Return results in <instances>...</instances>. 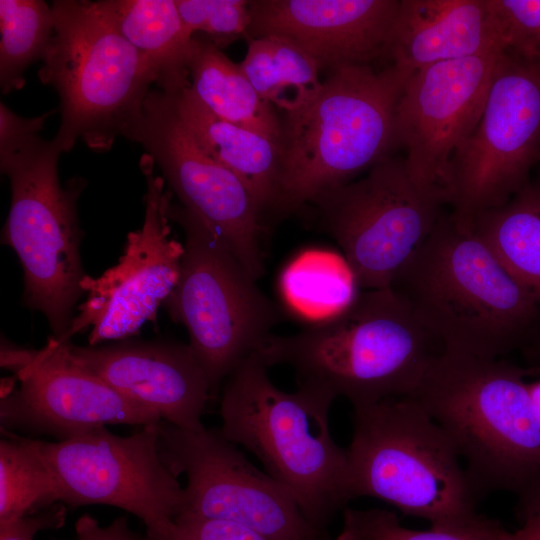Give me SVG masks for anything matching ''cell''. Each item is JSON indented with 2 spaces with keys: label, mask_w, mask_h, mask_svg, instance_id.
<instances>
[{
  "label": "cell",
  "mask_w": 540,
  "mask_h": 540,
  "mask_svg": "<svg viewBox=\"0 0 540 540\" xmlns=\"http://www.w3.org/2000/svg\"><path fill=\"white\" fill-rule=\"evenodd\" d=\"M390 288L445 350L500 359L540 336L535 297L452 214L443 213Z\"/></svg>",
  "instance_id": "6da1fadb"
},
{
  "label": "cell",
  "mask_w": 540,
  "mask_h": 540,
  "mask_svg": "<svg viewBox=\"0 0 540 540\" xmlns=\"http://www.w3.org/2000/svg\"><path fill=\"white\" fill-rule=\"evenodd\" d=\"M444 350L392 288L363 290L342 311L290 335L271 334L256 351L267 367L287 365L298 385L353 408L412 396Z\"/></svg>",
  "instance_id": "7a4b0ae2"
},
{
  "label": "cell",
  "mask_w": 540,
  "mask_h": 540,
  "mask_svg": "<svg viewBox=\"0 0 540 540\" xmlns=\"http://www.w3.org/2000/svg\"><path fill=\"white\" fill-rule=\"evenodd\" d=\"M527 376L503 358L444 349L412 395L449 437L482 497L540 496V415Z\"/></svg>",
  "instance_id": "3957f363"
},
{
  "label": "cell",
  "mask_w": 540,
  "mask_h": 540,
  "mask_svg": "<svg viewBox=\"0 0 540 540\" xmlns=\"http://www.w3.org/2000/svg\"><path fill=\"white\" fill-rule=\"evenodd\" d=\"M257 352L226 379L219 432L262 463L265 472L295 499L304 516L327 529L351 500L346 449L333 440L329 410L335 398L298 385L285 392L274 385Z\"/></svg>",
  "instance_id": "277c9868"
},
{
  "label": "cell",
  "mask_w": 540,
  "mask_h": 540,
  "mask_svg": "<svg viewBox=\"0 0 540 540\" xmlns=\"http://www.w3.org/2000/svg\"><path fill=\"white\" fill-rule=\"evenodd\" d=\"M409 76L391 64L339 66L311 101L284 114L276 211L299 210L388 157L397 145L396 108Z\"/></svg>",
  "instance_id": "5b68a950"
},
{
  "label": "cell",
  "mask_w": 540,
  "mask_h": 540,
  "mask_svg": "<svg viewBox=\"0 0 540 540\" xmlns=\"http://www.w3.org/2000/svg\"><path fill=\"white\" fill-rule=\"evenodd\" d=\"M350 499L373 497L432 528L467 524L482 496L443 429L412 396L353 408Z\"/></svg>",
  "instance_id": "8992f818"
},
{
  "label": "cell",
  "mask_w": 540,
  "mask_h": 540,
  "mask_svg": "<svg viewBox=\"0 0 540 540\" xmlns=\"http://www.w3.org/2000/svg\"><path fill=\"white\" fill-rule=\"evenodd\" d=\"M51 9L55 33L38 77L60 99L53 139L62 152L78 140L106 152L140 117L157 73L94 1L56 0Z\"/></svg>",
  "instance_id": "52a82bcc"
},
{
  "label": "cell",
  "mask_w": 540,
  "mask_h": 540,
  "mask_svg": "<svg viewBox=\"0 0 540 540\" xmlns=\"http://www.w3.org/2000/svg\"><path fill=\"white\" fill-rule=\"evenodd\" d=\"M62 150L39 134L0 151V168L10 181L11 203L2 243L17 254L24 273L23 303L47 318L60 339L74 319L87 277L80 257L83 232L77 201L85 180L63 187L58 177Z\"/></svg>",
  "instance_id": "ba28073f"
},
{
  "label": "cell",
  "mask_w": 540,
  "mask_h": 540,
  "mask_svg": "<svg viewBox=\"0 0 540 540\" xmlns=\"http://www.w3.org/2000/svg\"><path fill=\"white\" fill-rule=\"evenodd\" d=\"M185 233L177 283L164 302L185 326L189 347L205 371L212 395L219 385L271 335L278 306L222 241L182 206L168 210Z\"/></svg>",
  "instance_id": "9c48e42d"
},
{
  "label": "cell",
  "mask_w": 540,
  "mask_h": 540,
  "mask_svg": "<svg viewBox=\"0 0 540 540\" xmlns=\"http://www.w3.org/2000/svg\"><path fill=\"white\" fill-rule=\"evenodd\" d=\"M310 204L358 288L373 290L391 286L433 231L448 197L443 189L418 185L404 158L388 156L365 177L328 190Z\"/></svg>",
  "instance_id": "30bf717a"
},
{
  "label": "cell",
  "mask_w": 540,
  "mask_h": 540,
  "mask_svg": "<svg viewBox=\"0 0 540 540\" xmlns=\"http://www.w3.org/2000/svg\"><path fill=\"white\" fill-rule=\"evenodd\" d=\"M540 162V64L500 57L480 119L450 159L445 191L453 217L469 227L505 204Z\"/></svg>",
  "instance_id": "8fae6325"
},
{
  "label": "cell",
  "mask_w": 540,
  "mask_h": 540,
  "mask_svg": "<svg viewBox=\"0 0 540 540\" xmlns=\"http://www.w3.org/2000/svg\"><path fill=\"white\" fill-rule=\"evenodd\" d=\"M158 430L162 461L176 477L186 476L180 514L232 521L267 540H332L219 430L185 429L163 420Z\"/></svg>",
  "instance_id": "7c38bea8"
},
{
  "label": "cell",
  "mask_w": 540,
  "mask_h": 540,
  "mask_svg": "<svg viewBox=\"0 0 540 540\" xmlns=\"http://www.w3.org/2000/svg\"><path fill=\"white\" fill-rule=\"evenodd\" d=\"M158 424L125 437L102 426L54 442H32L52 476L57 501L71 508L114 506L151 530L177 517L185 503L184 487L160 457Z\"/></svg>",
  "instance_id": "4fadbf2b"
},
{
  "label": "cell",
  "mask_w": 540,
  "mask_h": 540,
  "mask_svg": "<svg viewBox=\"0 0 540 540\" xmlns=\"http://www.w3.org/2000/svg\"><path fill=\"white\" fill-rule=\"evenodd\" d=\"M124 137L143 147L182 207L259 279L265 271L263 212L244 183L201 149L181 121L171 95L151 89L140 117Z\"/></svg>",
  "instance_id": "5bb4252c"
},
{
  "label": "cell",
  "mask_w": 540,
  "mask_h": 540,
  "mask_svg": "<svg viewBox=\"0 0 540 540\" xmlns=\"http://www.w3.org/2000/svg\"><path fill=\"white\" fill-rule=\"evenodd\" d=\"M146 178L145 215L142 226L130 232L118 263L100 277L87 276L82 287L86 301L64 337L91 328L89 345L122 341L155 321L157 311L172 293L180 272L184 245L171 236L168 210L172 192L154 174L148 155L140 160ZM57 339V338H56Z\"/></svg>",
  "instance_id": "9a60e30c"
},
{
  "label": "cell",
  "mask_w": 540,
  "mask_h": 540,
  "mask_svg": "<svg viewBox=\"0 0 540 540\" xmlns=\"http://www.w3.org/2000/svg\"><path fill=\"white\" fill-rule=\"evenodd\" d=\"M1 365L16 372L18 388L0 401L6 431L50 435L58 440L109 424L146 426L161 418L112 388L78 362L69 341L50 338L41 350H1Z\"/></svg>",
  "instance_id": "2e32d148"
},
{
  "label": "cell",
  "mask_w": 540,
  "mask_h": 540,
  "mask_svg": "<svg viewBox=\"0 0 540 540\" xmlns=\"http://www.w3.org/2000/svg\"><path fill=\"white\" fill-rule=\"evenodd\" d=\"M504 52L437 63L406 80L396 108V138L418 185L445 191L450 159L477 125Z\"/></svg>",
  "instance_id": "e0dca14e"
},
{
  "label": "cell",
  "mask_w": 540,
  "mask_h": 540,
  "mask_svg": "<svg viewBox=\"0 0 540 540\" xmlns=\"http://www.w3.org/2000/svg\"><path fill=\"white\" fill-rule=\"evenodd\" d=\"M400 0L250 1L247 39L285 38L321 69L371 65L386 57Z\"/></svg>",
  "instance_id": "ac0fdd59"
},
{
  "label": "cell",
  "mask_w": 540,
  "mask_h": 540,
  "mask_svg": "<svg viewBox=\"0 0 540 540\" xmlns=\"http://www.w3.org/2000/svg\"><path fill=\"white\" fill-rule=\"evenodd\" d=\"M72 356L132 402L185 429L203 427L212 396L208 377L189 345L168 341H118L75 346Z\"/></svg>",
  "instance_id": "d6986e66"
},
{
  "label": "cell",
  "mask_w": 540,
  "mask_h": 540,
  "mask_svg": "<svg viewBox=\"0 0 540 540\" xmlns=\"http://www.w3.org/2000/svg\"><path fill=\"white\" fill-rule=\"evenodd\" d=\"M502 51L491 0H400L386 57L411 75L437 63Z\"/></svg>",
  "instance_id": "ffe728a7"
},
{
  "label": "cell",
  "mask_w": 540,
  "mask_h": 540,
  "mask_svg": "<svg viewBox=\"0 0 540 540\" xmlns=\"http://www.w3.org/2000/svg\"><path fill=\"white\" fill-rule=\"evenodd\" d=\"M170 95L181 121L201 149L244 183L262 212L276 210L280 143L217 117L190 86Z\"/></svg>",
  "instance_id": "44dd1931"
},
{
  "label": "cell",
  "mask_w": 540,
  "mask_h": 540,
  "mask_svg": "<svg viewBox=\"0 0 540 540\" xmlns=\"http://www.w3.org/2000/svg\"><path fill=\"white\" fill-rule=\"evenodd\" d=\"M100 13L153 66L160 90L173 94L190 86L188 59L193 35L175 0L94 1Z\"/></svg>",
  "instance_id": "7402d4cb"
},
{
  "label": "cell",
  "mask_w": 540,
  "mask_h": 540,
  "mask_svg": "<svg viewBox=\"0 0 540 540\" xmlns=\"http://www.w3.org/2000/svg\"><path fill=\"white\" fill-rule=\"evenodd\" d=\"M190 89L217 117L280 143L281 118L242 71L208 39L193 37L188 59Z\"/></svg>",
  "instance_id": "603a6c76"
},
{
  "label": "cell",
  "mask_w": 540,
  "mask_h": 540,
  "mask_svg": "<svg viewBox=\"0 0 540 540\" xmlns=\"http://www.w3.org/2000/svg\"><path fill=\"white\" fill-rule=\"evenodd\" d=\"M469 228L540 305V182L478 214Z\"/></svg>",
  "instance_id": "cb8c5ba5"
},
{
  "label": "cell",
  "mask_w": 540,
  "mask_h": 540,
  "mask_svg": "<svg viewBox=\"0 0 540 540\" xmlns=\"http://www.w3.org/2000/svg\"><path fill=\"white\" fill-rule=\"evenodd\" d=\"M258 95L284 114L291 113L319 92V64L289 40L266 35L248 39V48L239 64Z\"/></svg>",
  "instance_id": "d4e9b609"
},
{
  "label": "cell",
  "mask_w": 540,
  "mask_h": 540,
  "mask_svg": "<svg viewBox=\"0 0 540 540\" xmlns=\"http://www.w3.org/2000/svg\"><path fill=\"white\" fill-rule=\"evenodd\" d=\"M357 288L343 256L324 252L298 257L281 276L284 298L292 308L309 317L324 319L342 311L358 294Z\"/></svg>",
  "instance_id": "484cf974"
},
{
  "label": "cell",
  "mask_w": 540,
  "mask_h": 540,
  "mask_svg": "<svg viewBox=\"0 0 540 540\" xmlns=\"http://www.w3.org/2000/svg\"><path fill=\"white\" fill-rule=\"evenodd\" d=\"M0 31V86L8 94L22 89L24 72L49 47L55 33L51 6L41 0H1Z\"/></svg>",
  "instance_id": "4316f807"
},
{
  "label": "cell",
  "mask_w": 540,
  "mask_h": 540,
  "mask_svg": "<svg viewBox=\"0 0 540 540\" xmlns=\"http://www.w3.org/2000/svg\"><path fill=\"white\" fill-rule=\"evenodd\" d=\"M7 435L0 441V523L57 501L52 476L32 439Z\"/></svg>",
  "instance_id": "83f0119b"
},
{
  "label": "cell",
  "mask_w": 540,
  "mask_h": 540,
  "mask_svg": "<svg viewBox=\"0 0 540 540\" xmlns=\"http://www.w3.org/2000/svg\"><path fill=\"white\" fill-rule=\"evenodd\" d=\"M343 524L336 540H505L506 530L495 519L479 515L460 526L427 531L403 526L395 513L380 509L342 510Z\"/></svg>",
  "instance_id": "f1b7e54d"
},
{
  "label": "cell",
  "mask_w": 540,
  "mask_h": 540,
  "mask_svg": "<svg viewBox=\"0 0 540 540\" xmlns=\"http://www.w3.org/2000/svg\"><path fill=\"white\" fill-rule=\"evenodd\" d=\"M180 17L194 35L204 33L219 49L247 34L251 17L246 0H175Z\"/></svg>",
  "instance_id": "f546056e"
},
{
  "label": "cell",
  "mask_w": 540,
  "mask_h": 540,
  "mask_svg": "<svg viewBox=\"0 0 540 540\" xmlns=\"http://www.w3.org/2000/svg\"><path fill=\"white\" fill-rule=\"evenodd\" d=\"M505 50L524 61L540 64V0H491Z\"/></svg>",
  "instance_id": "4dcf8cb0"
},
{
  "label": "cell",
  "mask_w": 540,
  "mask_h": 540,
  "mask_svg": "<svg viewBox=\"0 0 540 540\" xmlns=\"http://www.w3.org/2000/svg\"><path fill=\"white\" fill-rule=\"evenodd\" d=\"M138 540H267L238 523L180 514L162 526L146 530Z\"/></svg>",
  "instance_id": "1f68e13d"
},
{
  "label": "cell",
  "mask_w": 540,
  "mask_h": 540,
  "mask_svg": "<svg viewBox=\"0 0 540 540\" xmlns=\"http://www.w3.org/2000/svg\"><path fill=\"white\" fill-rule=\"evenodd\" d=\"M65 519L64 505L36 511L18 519L0 523V540H34L37 533L42 530L61 528Z\"/></svg>",
  "instance_id": "d6a6232c"
},
{
  "label": "cell",
  "mask_w": 540,
  "mask_h": 540,
  "mask_svg": "<svg viewBox=\"0 0 540 540\" xmlns=\"http://www.w3.org/2000/svg\"><path fill=\"white\" fill-rule=\"evenodd\" d=\"M75 540H138L140 535L134 532L126 516L114 519L109 525L101 526L88 514L82 515L75 524Z\"/></svg>",
  "instance_id": "836d02e7"
},
{
  "label": "cell",
  "mask_w": 540,
  "mask_h": 540,
  "mask_svg": "<svg viewBox=\"0 0 540 540\" xmlns=\"http://www.w3.org/2000/svg\"><path fill=\"white\" fill-rule=\"evenodd\" d=\"M517 512L521 526L505 540H540V496L518 501Z\"/></svg>",
  "instance_id": "e575fe53"
},
{
  "label": "cell",
  "mask_w": 540,
  "mask_h": 540,
  "mask_svg": "<svg viewBox=\"0 0 540 540\" xmlns=\"http://www.w3.org/2000/svg\"><path fill=\"white\" fill-rule=\"evenodd\" d=\"M530 375H540V336L524 351Z\"/></svg>",
  "instance_id": "d590c367"
},
{
  "label": "cell",
  "mask_w": 540,
  "mask_h": 540,
  "mask_svg": "<svg viewBox=\"0 0 540 540\" xmlns=\"http://www.w3.org/2000/svg\"><path fill=\"white\" fill-rule=\"evenodd\" d=\"M529 390H530V394L533 399V402L540 415V380L529 383Z\"/></svg>",
  "instance_id": "8d00e7d4"
}]
</instances>
